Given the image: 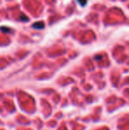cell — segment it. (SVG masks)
Instances as JSON below:
<instances>
[{"mask_svg":"<svg viewBox=\"0 0 129 130\" xmlns=\"http://www.w3.org/2000/svg\"><path fill=\"white\" fill-rule=\"evenodd\" d=\"M33 26H34V28H44V23L38 22V23H36V24H34Z\"/></svg>","mask_w":129,"mask_h":130,"instance_id":"obj_1","label":"cell"},{"mask_svg":"<svg viewBox=\"0 0 129 130\" xmlns=\"http://www.w3.org/2000/svg\"><path fill=\"white\" fill-rule=\"evenodd\" d=\"M77 1H78V3H79V4H80L82 6H85V4H87V0H77Z\"/></svg>","mask_w":129,"mask_h":130,"instance_id":"obj_2","label":"cell"}]
</instances>
